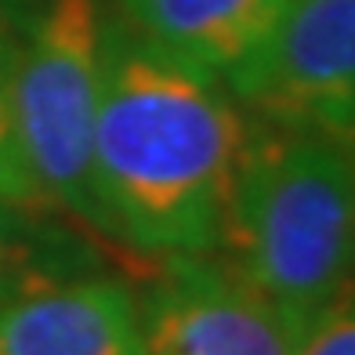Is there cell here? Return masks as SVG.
Here are the masks:
<instances>
[{
	"label": "cell",
	"instance_id": "cell-1",
	"mask_svg": "<svg viewBox=\"0 0 355 355\" xmlns=\"http://www.w3.org/2000/svg\"><path fill=\"white\" fill-rule=\"evenodd\" d=\"M247 135L218 76L167 58L105 8L91 149L98 239L141 272L218 250Z\"/></svg>",
	"mask_w": 355,
	"mask_h": 355
},
{
	"label": "cell",
	"instance_id": "cell-6",
	"mask_svg": "<svg viewBox=\"0 0 355 355\" xmlns=\"http://www.w3.org/2000/svg\"><path fill=\"white\" fill-rule=\"evenodd\" d=\"M0 355H145L123 279L80 276L0 304Z\"/></svg>",
	"mask_w": 355,
	"mask_h": 355
},
{
	"label": "cell",
	"instance_id": "cell-10",
	"mask_svg": "<svg viewBox=\"0 0 355 355\" xmlns=\"http://www.w3.org/2000/svg\"><path fill=\"white\" fill-rule=\"evenodd\" d=\"M294 355H355V279L309 319Z\"/></svg>",
	"mask_w": 355,
	"mask_h": 355
},
{
	"label": "cell",
	"instance_id": "cell-2",
	"mask_svg": "<svg viewBox=\"0 0 355 355\" xmlns=\"http://www.w3.org/2000/svg\"><path fill=\"white\" fill-rule=\"evenodd\" d=\"M218 254L304 330L355 279V145L250 120Z\"/></svg>",
	"mask_w": 355,
	"mask_h": 355
},
{
	"label": "cell",
	"instance_id": "cell-4",
	"mask_svg": "<svg viewBox=\"0 0 355 355\" xmlns=\"http://www.w3.org/2000/svg\"><path fill=\"white\" fill-rule=\"evenodd\" d=\"M221 84L254 123L355 145V0H286L261 47Z\"/></svg>",
	"mask_w": 355,
	"mask_h": 355
},
{
	"label": "cell",
	"instance_id": "cell-7",
	"mask_svg": "<svg viewBox=\"0 0 355 355\" xmlns=\"http://www.w3.org/2000/svg\"><path fill=\"white\" fill-rule=\"evenodd\" d=\"M283 8L286 0H109L145 44L218 80L261 47Z\"/></svg>",
	"mask_w": 355,
	"mask_h": 355
},
{
	"label": "cell",
	"instance_id": "cell-8",
	"mask_svg": "<svg viewBox=\"0 0 355 355\" xmlns=\"http://www.w3.org/2000/svg\"><path fill=\"white\" fill-rule=\"evenodd\" d=\"M94 247L87 236L55 221V211L0 200V304L94 276Z\"/></svg>",
	"mask_w": 355,
	"mask_h": 355
},
{
	"label": "cell",
	"instance_id": "cell-5",
	"mask_svg": "<svg viewBox=\"0 0 355 355\" xmlns=\"http://www.w3.org/2000/svg\"><path fill=\"white\" fill-rule=\"evenodd\" d=\"M135 297L145 355H294L301 341L297 322L218 250L159 257Z\"/></svg>",
	"mask_w": 355,
	"mask_h": 355
},
{
	"label": "cell",
	"instance_id": "cell-3",
	"mask_svg": "<svg viewBox=\"0 0 355 355\" xmlns=\"http://www.w3.org/2000/svg\"><path fill=\"white\" fill-rule=\"evenodd\" d=\"M102 0H33L11 40V109L22 164L51 211L98 236L91 189L102 84Z\"/></svg>",
	"mask_w": 355,
	"mask_h": 355
},
{
	"label": "cell",
	"instance_id": "cell-9",
	"mask_svg": "<svg viewBox=\"0 0 355 355\" xmlns=\"http://www.w3.org/2000/svg\"><path fill=\"white\" fill-rule=\"evenodd\" d=\"M0 200L22 203V207H40L51 211L37 192L33 178L22 164L19 135H15V109H11V40H8V22L0 11Z\"/></svg>",
	"mask_w": 355,
	"mask_h": 355
}]
</instances>
